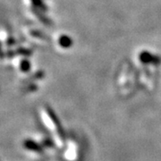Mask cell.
Masks as SVG:
<instances>
[{"instance_id":"3957f363","label":"cell","mask_w":161,"mask_h":161,"mask_svg":"<svg viewBox=\"0 0 161 161\" xmlns=\"http://www.w3.org/2000/svg\"><path fill=\"white\" fill-rule=\"evenodd\" d=\"M31 3L34 5L35 7H37V9L39 10H41V11H46L47 10V7L45 5L44 1L43 0H31Z\"/></svg>"},{"instance_id":"277c9868","label":"cell","mask_w":161,"mask_h":161,"mask_svg":"<svg viewBox=\"0 0 161 161\" xmlns=\"http://www.w3.org/2000/svg\"><path fill=\"white\" fill-rule=\"evenodd\" d=\"M33 11H34L35 14L39 17V20H40L42 23H45V24H48V23H50V21L47 19V17L46 18L45 15H43V14H41V12H44V11H41V10H39V9H34Z\"/></svg>"},{"instance_id":"7a4b0ae2","label":"cell","mask_w":161,"mask_h":161,"mask_svg":"<svg viewBox=\"0 0 161 161\" xmlns=\"http://www.w3.org/2000/svg\"><path fill=\"white\" fill-rule=\"evenodd\" d=\"M58 42H59V45L62 47H70L71 45L73 44V41L71 40V38L68 36H65V35L60 37L58 40Z\"/></svg>"},{"instance_id":"6da1fadb","label":"cell","mask_w":161,"mask_h":161,"mask_svg":"<svg viewBox=\"0 0 161 161\" xmlns=\"http://www.w3.org/2000/svg\"><path fill=\"white\" fill-rule=\"evenodd\" d=\"M140 58H141L142 62L145 64H156L159 62V59L158 57L151 55L149 52H143Z\"/></svg>"},{"instance_id":"5b68a950","label":"cell","mask_w":161,"mask_h":161,"mask_svg":"<svg viewBox=\"0 0 161 161\" xmlns=\"http://www.w3.org/2000/svg\"><path fill=\"white\" fill-rule=\"evenodd\" d=\"M20 68L21 70L24 72V73H26V72H28L31 68V63H30L29 61L27 60V59H25V60H23L21 64H20Z\"/></svg>"}]
</instances>
